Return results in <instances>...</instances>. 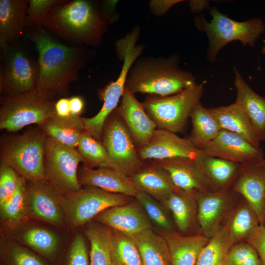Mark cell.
I'll return each instance as SVG.
<instances>
[{"label": "cell", "mask_w": 265, "mask_h": 265, "mask_svg": "<svg viewBox=\"0 0 265 265\" xmlns=\"http://www.w3.org/2000/svg\"><path fill=\"white\" fill-rule=\"evenodd\" d=\"M28 37L38 53L35 91L55 100L65 97L70 84L78 80L91 53L82 46L71 47L60 42L42 27L33 28Z\"/></svg>", "instance_id": "cell-1"}, {"label": "cell", "mask_w": 265, "mask_h": 265, "mask_svg": "<svg viewBox=\"0 0 265 265\" xmlns=\"http://www.w3.org/2000/svg\"><path fill=\"white\" fill-rule=\"evenodd\" d=\"M107 23L97 2L73 0L53 7L43 26L70 43L97 46L102 41Z\"/></svg>", "instance_id": "cell-2"}, {"label": "cell", "mask_w": 265, "mask_h": 265, "mask_svg": "<svg viewBox=\"0 0 265 265\" xmlns=\"http://www.w3.org/2000/svg\"><path fill=\"white\" fill-rule=\"evenodd\" d=\"M195 79L192 73L179 68L175 58H147L132 66L125 87L134 94L165 97L181 92L195 83Z\"/></svg>", "instance_id": "cell-3"}, {"label": "cell", "mask_w": 265, "mask_h": 265, "mask_svg": "<svg viewBox=\"0 0 265 265\" xmlns=\"http://www.w3.org/2000/svg\"><path fill=\"white\" fill-rule=\"evenodd\" d=\"M212 19L207 22L203 16L195 18L197 28L205 32L209 40L207 59L216 60L217 54L227 44L239 41L244 46H253L265 30L262 19L252 18L244 22L234 20L220 12L216 7L210 10Z\"/></svg>", "instance_id": "cell-4"}, {"label": "cell", "mask_w": 265, "mask_h": 265, "mask_svg": "<svg viewBox=\"0 0 265 265\" xmlns=\"http://www.w3.org/2000/svg\"><path fill=\"white\" fill-rule=\"evenodd\" d=\"M46 135L41 128L1 140V162L26 181L45 180L44 160Z\"/></svg>", "instance_id": "cell-5"}, {"label": "cell", "mask_w": 265, "mask_h": 265, "mask_svg": "<svg viewBox=\"0 0 265 265\" xmlns=\"http://www.w3.org/2000/svg\"><path fill=\"white\" fill-rule=\"evenodd\" d=\"M206 83V80L195 82L171 96L149 95L142 103L143 107L158 129L182 132L191 111L200 103Z\"/></svg>", "instance_id": "cell-6"}, {"label": "cell", "mask_w": 265, "mask_h": 265, "mask_svg": "<svg viewBox=\"0 0 265 265\" xmlns=\"http://www.w3.org/2000/svg\"><path fill=\"white\" fill-rule=\"evenodd\" d=\"M55 99L32 91L0 99V129L15 132L31 124L41 126L55 114Z\"/></svg>", "instance_id": "cell-7"}, {"label": "cell", "mask_w": 265, "mask_h": 265, "mask_svg": "<svg viewBox=\"0 0 265 265\" xmlns=\"http://www.w3.org/2000/svg\"><path fill=\"white\" fill-rule=\"evenodd\" d=\"M131 197L92 186H82L68 194H58L66 219L74 226L85 224L110 208L129 203Z\"/></svg>", "instance_id": "cell-8"}, {"label": "cell", "mask_w": 265, "mask_h": 265, "mask_svg": "<svg viewBox=\"0 0 265 265\" xmlns=\"http://www.w3.org/2000/svg\"><path fill=\"white\" fill-rule=\"evenodd\" d=\"M83 159L76 148L46 136L44 169L45 180L58 193L68 194L81 188L78 179L79 164Z\"/></svg>", "instance_id": "cell-9"}, {"label": "cell", "mask_w": 265, "mask_h": 265, "mask_svg": "<svg viewBox=\"0 0 265 265\" xmlns=\"http://www.w3.org/2000/svg\"><path fill=\"white\" fill-rule=\"evenodd\" d=\"M102 140L107 154L106 167L130 177L143 165L133 138L115 109L105 124Z\"/></svg>", "instance_id": "cell-10"}, {"label": "cell", "mask_w": 265, "mask_h": 265, "mask_svg": "<svg viewBox=\"0 0 265 265\" xmlns=\"http://www.w3.org/2000/svg\"><path fill=\"white\" fill-rule=\"evenodd\" d=\"M1 47L2 51L0 73L1 96H15L34 91L38 76V66L17 44Z\"/></svg>", "instance_id": "cell-11"}, {"label": "cell", "mask_w": 265, "mask_h": 265, "mask_svg": "<svg viewBox=\"0 0 265 265\" xmlns=\"http://www.w3.org/2000/svg\"><path fill=\"white\" fill-rule=\"evenodd\" d=\"M141 54L139 50L132 46H126L120 50L119 56L123 60V64L119 76L99 92L103 105L95 116L82 118L85 130L98 140L102 139L105 124L110 114L117 108L122 98L128 73L132 65Z\"/></svg>", "instance_id": "cell-12"}, {"label": "cell", "mask_w": 265, "mask_h": 265, "mask_svg": "<svg viewBox=\"0 0 265 265\" xmlns=\"http://www.w3.org/2000/svg\"><path fill=\"white\" fill-rule=\"evenodd\" d=\"M57 192L45 179L26 181L28 214L41 221L61 226L66 219Z\"/></svg>", "instance_id": "cell-13"}, {"label": "cell", "mask_w": 265, "mask_h": 265, "mask_svg": "<svg viewBox=\"0 0 265 265\" xmlns=\"http://www.w3.org/2000/svg\"><path fill=\"white\" fill-rule=\"evenodd\" d=\"M141 159L159 160L174 158H187L197 160L202 155L187 138L168 130L157 129L147 144L137 148Z\"/></svg>", "instance_id": "cell-14"}, {"label": "cell", "mask_w": 265, "mask_h": 265, "mask_svg": "<svg viewBox=\"0 0 265 265\" xmlns=\"http://www.w3.org/2000/svg\"><path fill=\"white\" fill-rule=\"evenodd\" d=\"M202 152L204 154L243 166L256 163L265 159L262 148L253 146L238 134L224 129Z\"/></svg>", "instance_id": "cell-15"}, {"label": "cell", "mask_w": 265, "mask_h": 265, "mask_svg": "<svg viewBox=\"0 0 265 265\" xmlns=\"http://www.w3.org/2000/svg\"><path fill=\"white\" fill-rule=\"evenodd\" d=\"M115 110L129 129L137 148L145 146L157 127L145 111L142 103L125 87L120 105Z\"/></svg>", "instance_id": "cell-16"}, {"label": "cell", "mask_w": 265, "mask_h": 265, "mask_svg": "<svg viewBox=\"0 0 265 265\" xmlns=\"http://www.w3.org/2000/svg\"><path fill=\"white\" fill-rule=\"evenodd\" d=\"M94 219L111 229L131 236L152 228L148 215L136 199L106 209Z\"/></svg>", "instance_id": "cell-17"}, {"label": "cell", "mask_w": 265, "mask_h": 265, "mask_svg": "<svg viewBox=\"0 0 265 265\" xmlns=\"http://www.w3.org/2000/svg\"><path fill=\"white\" fill-rule=\"evenodd\" d=\"M78 179L81 186H95L109 192L134 197L139 192L130 176L108 167L94 169L83 164L79 167Z\"/></svg>", "instance_id": "cell-18"}, {"label": "cell", "mask_w": 265, "mask_h": 265, "mask_svg": "<svg viewBox=\"0 0 265 265\" xmlns=\"http://www.w3.org/2000/svg\"><path fill=\"white\" fill-rule=\"evenodd\" d=\"M153 161L167 172L177 188L186 192L206 190L211 187L194 159L174 158Z\"/></svg>", "instance_id": "cell-19"}, {"label": "cell", "mask_w": 265, "mask_h": 265, "mask_svg": "<svg viewBox=\"0 0 265 265\" xmlns=\"http://www.w3.org/2000/svg\"><path fill=\"white\" fill-rule=\"evenodd\" d=\"M233 190L243 196L265 225V166L242 167Z\"/></svg>", "instance_id": "cell-20"}, {"label": "cell", "mask_w": 265, "mask_h": 265, "mask_svg": "<svg viewBox=\"0 0 265 265\" xmlns=\"http://www.w3.org/2000/svg\"><path fill=\"white\" fill-rule=\"evenodd\" d=\"M29 0H0V46L17 44L18 39L26 27Z\"/></svg>", "instance_id": "cell-21"}, {"label": "cell", "mask_w": 265, "mask_h": 265, "mask_svg": "<svg viewBox=\"0 0 265 265\" xmlns=\"http://www.w3.org/2000/svg\"><path fill=\"white\" fill-rule=\"evenodd\" d=\"M237 97L235 103L251 121L260 141H265V97L254 91L234 67Z\"/></svg>", "instance_id": "cell-22"}, {"label": "cell", "mask_w": 265, "mask_h": 265, "mask_svg": "<svg viewBox=\"0 0 265 265\" xmlns=\"http://www.w3.org/2000/svg\"><path fill=\"white\" fill-rule=\"evenodd\" d=\"M130 177L139 191L145 192L162 202L178 189L167 172L154 161L152 164L143 165Z\"/></svg>", "instance_id": "cell-23"}, {"label": "cell", "mask_w": 265, "mask_h": 265, "mask_svg": "<svg viewBox=\"0 0 265 265\" xmlns=\"http://www.w3.org/2000/svg\"><path fill=\"white\" fill-rule=\"evenodd\" d=\"M197 218L204 236L210 238L219 227L227 206L229 195L224 190L199 191Z\"/></svg>", "instance_id": "cell-24"}, {"label": "cell", "mask_w": 265, "mask_h": 265, "mask_svg": "<svg viewBox=\"0 0 265 265\" xmlns=\"http://www.w3.org/2000/svg\"><path fill=\"white\" fill-rule=\"evenodd\" d=\"M222 129L238 134L255 147L261 141L249 118L235 103L228 106L210 108Z\"/></svg>", "instance_id": "cell-25"}, {"label": "cell", "mask_w": 265, "mask_h": 265, "mask_svg": "<svg viewBox=\"0 0 265 265\" xmlns=\"http://www.w3.org/2000/svg\"><path fill=\"white\" fill-rule=\"evenodd\" d=\"M172 265H196L199 255L209 241L204 235L183 236L177 233L164 234Z\"/></svg>", "instance_id": "cell-26"}, {"label": "cell", "mask_w": 265, "mask_h": 265, "mask_svg": "<svg viewBox=\"0 0 265 265\" xmlns=\"http://www.w3.org/2000/svg\"><path fill=\"white\" fill-rule=\"evenodd\" d=\"M40 127L46 136L63 145L76 149L85 131L82 118L72 115L60 117L55 114Z\"/></svg>", "instance_id": "cell-27"}, {"label": "cell", "mask_w": 265, "mask_h": 265, "mask_svg": "<svg viewBox=\"0 0 265 265\" xmlns=\"http://www.w3.org/2000/svg\"><path fill=\"white\" fill-rule=\"evenodd\" d=\"M132 237L139 250L143 265H172L163 236L149 228Z\"/></svg>", "instance_id": "cell-28"}, {"label": "cell", "mask_w": 265, "mask_h": 265, "mask_svg": "<svg viewBox=\"0 0 265 265\" xmlns=\"http://www.w3.org/2000/svg\"><path fill=\"white\" fill-rule=\"evenodd\" d=\"M189 118L192 131L188 138L198 149L203 150L222 130L210 108L199 103L191 111Z\"/></svg>", "instance_id": "cell-29"}, {"label": "cell", "mask_w": 265, "mask_h": 265, "mask_svg": "<svg viewBox=\"0 0 265 265\" xmlns=\"http://www.w3.org/2000/svg\"><path fill=\"white\" fill-rule=\"evenodd\" d=\"M196 161L210 186L218 190H224L235 175L241 171L243 165L203 153Z\"/></svg>", "instance_id": "cell-30"}, {"label": "cell", "mask_w": 265, "mask_h": 265, "mask_svg": "<svg viewBox=\"0 0 265 265\" xmlns=\"http://www.w3.org/2000/svg\"><path fill=\"white\" fill-rule=\"evenodd\" d=\"M18 239L54 264L59 255L58 239L52 232L39 227H30L18 234Z\"/></svg>", "instance_id": "cell-31"}, {"label": "cell", "mask_w": 265, "mask_h": 265, "mask_svg": "<svg viewBox=\"0 0 265 265\" xmlns=\"http://www.w3.org/2000/svg\"><path fill=\"white\" fill-rule=\"evenodd\" d=\"M90 241V265H113L110 250L111 229L91 223L86 232Z\"/></svg>", "instance_id": "cell-32"}, {"label": "cell", "mask_w": 265, "mask_h": 265, "mask_svg": "<svg viewBox=\"0 0 265 265\" xmlns=\"http://www.w3.org/2000/svg\"><path fill=\"white\" fill-rule=\"evenodd\" d=\"M260 224L257 214L247 203L236 210L225 227L233 245L246 239Z\"/></svg>", "instance_id": "cell-33"}, {"label": "cell", "mask_w": 265, "mask_h": 265, "mask_svg": "<svg viewBox=\"0 0 265 265\" xmlns=\"http://www.w3.org/2000/svg\"><path fill=\"white\" fill-rule=\"evenodd\" d=\"M110 250L113 265H143L132 236L111 229Z\"/></svg>", "instance_id": "cell-34"}, {"label": "cell", "mask_w": 265, "mask_h": 265, "mask_svg": "<svg viewBox=\"0 0 265 265\" xmlns=\"http://www.w3.org/2000/svg\"><path fill=\"white\" fill-rule=\"evenodd\" d=\"M232 246L225 226L219 227L202 249L196 265H226Z\"/></svg>", "instance_id": "cell-35"}, {"label": "cell", "mask_w": 265, "mask_h": 265, "mask_svg": "<svg viewBox=\"0 0 265 265\" xmlns=\"http://www.w3.org/2000/svg\"><path fill=\"white\" fill-rule=\"evenodd\" d=\"M196 192H186L178 189L163 202L171 211L175 223L181 231H186L191 224L193 216L192 199Z\"/></svg>", "instance_id": "cell-36"}, {"label": "cell", "mask_w": 265, "mask_h": 265, "mask_svg": "<svg viewBox=\"0 0 265 265\" xmlns=\"http://www.w3.org/2000/svg\"><path fill=\"white\" fill-rule=\"evenodd\" d=\"M26 181L20 176L17 188L11 198L0 205L1 219L8 223H17L27 214Z\"/></svg>", "instance_id": "cell-37"}, {"label": "cell", "mask_w": 265, "mask_h": 265, "mask_svg": "<svg viewBox=\"0 0 265 265\" xmlns=\"http://www.w3.org/2000/svg\"><path fill=\"white\" fill-rule=\"evenodd\" d=\"M77 149L83 159L84 165L93 168L106 166L107 154L104 145L86 130L82 134Z\"/></svg>", "instance_id": "cell-38"}, {"label": "cell", "mask_w": 265, "mask_h": 265, "mask_svg": "<svg viewBox=\"0 0 265 265\" xmlns=\"http://www.w3.org/2000/svg\"><path fill=\"white\" fill-rule=\"evenodd\" d=\"M0 265H50L29 250L15 243L2 244L0 249Z\"/></svg>", "instance_id": "cell-39"}, {"label": "cell", "mask_w": 265, "mask_h": 265, "mask_svg": "<svg viewBox=\"0 0 265 265\" xmlns=\"http://www.w3.org/2000/svg\"><path fill=\"white\" fill-rule=\"evenodd\" d=\"M68 0H29L27 8L26 26L40 28L45 19L54 6L64 3Z\"/></svg>", "instance_id": "cell-40"}, {"label": "cell", "mask_w": 265, "mask_h": 265, "mask_svg": "<svg viewBox=\"0 0 265 265\" xmlns=\"http://www.w3.org/2000/svg\"><path fill=\"white\" fill-rule=\"evenodd\" d=\"M54 265H90L85 241L80 235L74 238L65 256L61 260L57 259Z\"/></svg>", "instance_id": "cell-41"}, {"label": "cell", "mask_w": 265, "mask_h": 265, "mask_svg": "<svg viewBox=\"0 0 265 265\" xmlns=\"http://www.w3.org/2000/svg\"><path fill=\"white\" fill-rule=\"evenodd\" d=\"M135 199L142 206L148 216L159 227L169 230L171 228V223L162 207L148 194L139 191Z\"/></svg>", "instance_id": "cell-42"}, {"label": "cell", "mask_w": 265, "mask_h": 265, "mask_svg": "<svg viewBox=\"0 0 265 265\" xmlns=\"http://www.w3.org/2000/svg\"><path fill=\"white\" fill-rule=\"evenodd\" d=\"M20 176L11 167L0 162V205L13 195L19 181Z\"/></svg>", "instance_id": "cell-43"}, {"label": "cell", "mask_w": 265, "mask_h": 265, "mask_svg": "<svg viewBox=\"0 0 265 265\" xmlns=\"http://www.w3.org/2000/svg\"><path fill=\"white\" fill-rule=\"evenodd\" d=\"M256 252L248 242L233 245L229 250L226 265H238Z\"/></svg>", "instance_id": "cell-44"}, {"label": "cell", "mask_w": 265, "mask_h": 265, "mask_svg": "<svg viewBox=\"0 0 265 265\" xmlns=\"http://www.w3.org/2000/svg\"><path fill=\"white\" fill-rule=\"evenodd\" d=\"M246 240L258 253L262 265H265V225L260 224Z\"/></svg>", "instance_id": "cell-45"}, {"label": "cell", "mask_w": 265, "mask_h": 265, "mask_svg": "<svg viewBox=\"0 0 265 265\" xmlns=\"http://www.w3.org/2000/svg\"><path fill=\"white\" fill-rule=\"evenodd\" d=\"M182 0H151L149 2L152 11L157 15H161L166 12L173 5Z\"/></svg>", "instance_id": "cell-46"}, {"label": "cell", "mask_w": 265, "mask_h": 265, "mask_svg": "<svg viewBox=\"0 0 265 265\" xmlns=\"http://www.w3.org/2000/svg\"><path fill=\"white\" fill-rule=\"evenodd\" d=\"M55 114L60 117H67L71 115L69 98H59L55 103Z\"/></svg>", "instance_id": "cell-47"}, {"label": "cell", "mask_w": 265, "mask_h": 265, "mask_svg": "<svg viewBox=\"0 0 265 265\" xmlns=\"http://www.w3.org/2000/svg\"><path fill=\"white\" fill-rule=\"evenodd\" d=\"M71 115L80 116L84 109V101L80 96H74L69 98Z\"/></svg>", "instance_id": "cell-48"}, {"label": "cell", "mask_w": 265, "mask_h": 265, "mask_svg": "<svg viewBox=\"0 0 265 265\" xmlns=\"http://www.w3.org/2000/svg\"><path fill=\"white\" fill-rule=\"evenodd\" d=\"M238 265H262V263L256 251Z\"/></svg>", "instance_id": "cell-49"}, {"label": "cell", "mask_w": 265, "mask_h": 265, "mask_svg": "<svg viewBox=\"0 0 265 265\" xmlns=\"http://www.w3.org/2000/svg\"><path fill=\"white\" fill-rule=\"evenodd\" d=\"M209 2L207 1L191 0L189 2L190 6L192 11L199 12L207 7Z\"/></svg>", "instance_id": "cell-50"}, {"label": "cell", "mask_w": 265, "mask_h": 265, "mask_svg": "<svg viewBox=\"0 0 265 265\" xmlns=\"http://www.w3.org/2000/svg\"><path fill=\"white\" fill-rule=\"evenodd\" d=\"M265 166V159L256 162V163L248 165L246 167H251V166Z\"/></svg>", "instance_id": "cell-51"}, {"label": "cell", "mask_w": 265, "mask_h": 265, "mask_svg": "<svg viewBox=\"0 0 265 265\" xmlns=\"http://www.w3.org/2000/svg\"><path fill=\"white\" fill-rule=\"evenodd\" d=\"M263 42L264 43V46L262 48V52L264 53H265V39L263 40Z\"/></svg>", "instance_id": "cell-52"}, {"label": "cell", "mask_w": 265, "mask_h": 265, "mask_svg": "<svg viewBox=\"0 0 265 265\" xmlns=\"http://www.w3.org/2000/svg\"></svg>", "instance_id": "cell-53"}]
</instances>
